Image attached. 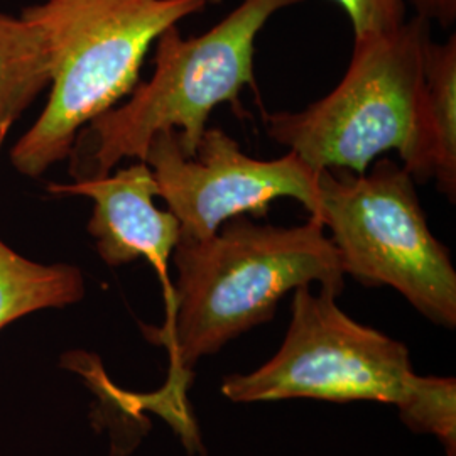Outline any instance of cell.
Returning a JSON list of instances; mask_svg holds the SVG:
<instances>
[{"label":"cell","mask_w":456,"mask_h":456,"mask_svg":"<svg viewBox=\"0 0 456 456\" xmlns=\"http://www.w3.org/2000/svg\"><path fill=\"white\" fill-rule=\"evenodd\" d=\"M176 282L161 328L144 326L151 342L164 345L180 370L276 316L281 299L318 284L340 296L345 274L320 220L277 227L250 216L225 222L212 237L180 240L173 252Z\"/></svg>","instance_id":"6da1fadb"},{"label":"cell","mask_w":456,"mask_h":456,"mask_svg":"<svg viewBox=\"0 0 456 456\" xmlns=\"http://www.w3.org/2000/svg\"><path fill=\"white\" fill-rule=\"evenodd\" d=\"M205 7L203 0H43L24 7L20 16L45 36L51 82L43 112L11 147L17 175L39 178L66 161L80 131L139 83L158 37Z\"/></svg>","instance_id":"7a4b0ae2"},{"label":"cell","mask_w":456,"mask_h":456,"mask_svg":"<svg viewBox=\"0 0 456 456\" xmlns=\"http://www.w3.org/2000/svg\"><path fill=\"white\" fill-rule=\"evenodd\" d=\"M305 0H242L212 29L183 37L171 26L154 43V73L114 109L80 131L69 175L73 180L112 173L124 159L144 161L152 137L176 132L186 158L207 131L213 109L237 105L254 85L256 41L271 17Z\"/></svg>","instance_id":"3957f363"},{"label":"cell","mask_w":456,"mask_h":456,"mask_svg":"<svg viewBox=\"0 0 456 456\" xmlns=\"http://www.w3.org/2000/svg\"><path fill=\"white\" fill-rule=\"evenodd\" d=\"M429 41L431 24L418 16L391 33L354 36L342 82L299 112L265 115L267 135L316 173L363 175L387 151H397L406 167L416 147Z\"/></svg>","instance_id":"277c9868"},{"label":"cell","mask_w":456,"mask_h":456,"mask_svg":"<svg viewBox=\"0 0 456 456\" xmlns=\"http://www.w3.org/2000/svg\"><path fill=\"white\" fill-rule=\"evenodd\" d=\"M320 210L345 277L389 286L435 325L456 326V271L428 225L416 181L401 164L377 159L363 175H318Z\"/></svg>","instance_id":"5b68a950"},{"label":"cell","mask_w":456,"mask_h":456,"mask_svg":"<svg viewBox=\"0 0 456 456\" xmlns=\"http://www.w3.org/2000/svg\"><path fill=\"white\" fill-rule=\"evenodd\" d=\"M330 291H293L291 322L276 355L248 374H230L220 391L237 404L316 399L397 406L416 377L408 345L362 325Z\"/></svg>","instance_id":"8992f818"},{"label":"cell","mask_w":456,"mask_h":456,"mask_svg":"<svg viewBox=\"0 0 456 456\" xmlns=\"http://www.w3.org/2000/svg\"><path fill=\"white\" fill-rule=\"evenodd\" d=\"M144 161L181 227L180 240H203L237 216H264L271 203L291 198L310 216L320 210L318 175L288 151L279 159H256L218 127H207L195 154L186 158L176 132H159Z\"/></svg>","instance_id":"52a82bcc"},{"label":"cell","mask_w":456,"mask_h":456,"mask_svg":"<svg viewBox=\"0 0 456 456\" xmlns=\"http://www.w3.org/2000/svg\"><path fill=\"white\" fill-rule=\"evenodd\" d=\"M48 191L92 200L94 210L86 230L100 259L114 269L146 259L167 286L166 299L169 297L167 265L180 244V222L167 208L156 207L158 183L146 161L98 178L51 183Z\"/></svg>","instance_id":"ba28073f"},{"label":"cell","mask_w":456,"mask_h":456,"mask_svg":"<svg viewBox=\"0 0 456 456\" xmlns=\"http://www.w3.org/2000/svg\"><path fill=\"white\" fill-rule=\"evenodd\" d=\"M416 183L436 181L440 193L456 201V36L428 43L418 137L404 167Z\"/></svg>","instance_id":"9c48e42d"},{"label":"cell","mask_w":456,"mask_h":456,"mask_svg":"<svg viewBox=\"0 0 456 456\" xmlns=\"http://www.w3.org/2000/svg\"><path fill=\"white\" fill-rule=\"evenodd\" d=\"M85 293L78 265L28 259L0 237V330L37 311L77 305Z\"/></svg>","instance_id":"30bf717a"},{"label":"cell","mask_w":456,"mask_h":456,"mask_svg":"<svg viewBox=\"0 0 456 456\" xmlns=\"http://www.w3.org/2000/svg\"><path fill=\"white\" fill-rule=\"evenodd\" d=\"M51 82L41 29L22 16L0 11V146Z\"/></svg>","instance_id":"8fae6325"},{"label":"cell","mask_w":456,"mask_h":456,"mask_svg":"<svg viewBox=\"0 0 456 456\" xmlns=\"http://www.w3.org/2000/svg\"><path fill=\"white\" fill-rule=\"evenodd\" d=\"M406 428L440 440L446 456H456V379L416 375L395 406Z\"/></svg>","instance_id":"7c38bea8"},{"label":"cell","mask_w":456,"mask_h":456,"mask_svg":"<svg viewBox=\"0 0 456 456\" xmlns=\"http://www.w3.org/2000/svg\"><path fill=\"white\" fill-rule=\"evenodd\" d=\"M352 22L354 36L391 33L408 19L406 0H333Z\"/></svg>","instance_id":"4fadbf2b"},{"label":"cell","mask_w":456,"mask_h":456,"mask_svg":"<svg viewBox=\"0 0 456 456\" xmlns=\"http://www.w3.org/2000/svg\"><path fill=\"white\" fill-rule=\"evenodd\" d=\"M414 9L416 16L424 20L436 22L443 29H448L455 24L456 0H406Z\"/></svg>","instance_id":"5bb4252c"},{"label":"cell","mask_w":456,"mask_h":456,"mask_svg":"<svg viewBox=\"0 0 456 456\" xmlns=\"http://www.w3.org/2000/svg\"><path fill=\"white\" fill-rule=\"evenodd\" d=\"M207 5H215V4H220V2H224V0H203Z\"/></svg>","instance_id":"9a60e30c"}]
</instances>
